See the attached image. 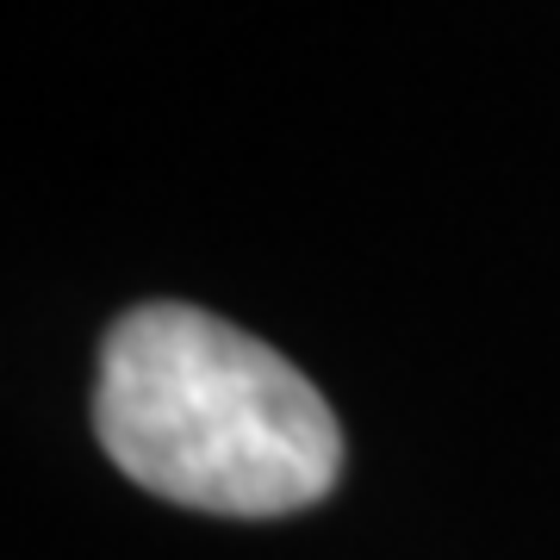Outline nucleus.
<instances>
[{
  "label": "nucleus",
  "mask_w": 560,
  "mask_h": 560,
  "mask_svg": "<svg viewBox=\"0 0 560 560\" xmlns=\"http://www.w3.org/2000/svg\"><path fill=\"white\" fill-rule=\"evenodd\" d=\"M94 436L131 486L206 517H293L337 492L342 430L261 337L180 300L106 324Z\"/></svg>",
  "instance_id": "obj_1"
}]
</instances>
